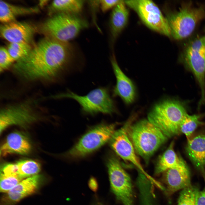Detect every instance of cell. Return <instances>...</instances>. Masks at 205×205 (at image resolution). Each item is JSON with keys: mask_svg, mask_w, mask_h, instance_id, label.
I'll return each mask as SVG.
<instances>
[{"mask_svg": "<svg viewBox=\"0 0 205 205\" xmlns=\"http://www.w3.org/2000/svg\"><path fill=\"white\" fill-rule=\"evenodd\" d=\"M56 98H70L76 101L84 113L94 114L99 113L110 114L115 112L113 100L107 87L95 89L84 96L79 95L69 90L55 96Z\"/></svg>", "mask_w": 205, "mask_h": 205, "instance_id": "52a82bcc", "label": "cell"}, {"mask_svg": "<svg viewBox=\"0 0 205 205\" xmlns=\"http://www.w3.org/2000/svg\"><path fill=\"white\" fill-rule=\"evenodd\" d=\"M121 0H99V4L102 11L105 13L111 9L114 8Z\"/></svg>", "mask_w": 205, "mask_h": 205, "instance_id": "f546056e", "label": "cell"}, {"mask_svg": "<svg viewBox=\"0 0 205 205\" xmlns=\"http://www.w3.org/2000/svg\"><path fill=\"white\" fill-rule=\"evenodd\" d=\"M131 124V120H129L122 127L115 131L109 141L110 146L120 157L132 163L139 169L140 172L152 180V178L145 171L141 165L129 139L128 130Z\"/></svg>", "mask_w": 205, "mask_h": 205, "instance_id": "8fae6325", "label": "cell"}, {"mask_svg": "<svg viewBox=\"0 0 205 205\" xmlns=\"http://www.w3.org/2000/svg\"><path fill=\"white\" fill-rule=\"evenodd\" d=\"M15 61L9 54L7 49L3 47L0 48V71L7 69Z\"/></svg>", "mask_w": 205, "mask_h": 205, "instance_id": "83f0119b", "label": "cell"}, {"mask_svg": "<svg viewBox=\"0 0 205 205\" xmlns=\"http://www.w3.org/2000/svg\"><path fill=\"white\" fill-rule=\"evenodd\" d=\"M111 62L116 80L113 91L114 95L120 97L126 103H131L135 98L134 86L120 69L114 56L111 58Z\"/></svg>", "mask_w": 205, "mask_h": 205, "instance_id": "9a60e30c", "label": "cell"}, {"mask_svg": "<svg viewBox=\"0 0 205 205\" xmlns=\"http://www.w3.org/2000/svg\"><path fill=\"white\" fill-rule=\"evenodd\" d=\"M188 114L179 101L167 99L156 104L148 113L147 120L167 137L180 133V128Z\"/></svg>", "mask_w": 205, "mask_h": 205, "instance_id": "7a4b0ae2", "label": "cell"}, {"mask_svg": "<svg viewBox=\"0 0 205 205\" xmlns=\"http://www.w3.org/2000/svg\"><path fill=\"white\" fill-rule=\"evenodd\" d=\"M37 119L31 107L26 103L9 105L3 108L0 113V134L12 125L24 127Z\"/></svg>", "mask_w": 205, "mask_h": 205, "instance_id": "7c38bea8", "label": "cell"}, {"mask_svg": "<svg viewBox=\"0 0 205 205\" xmlns=\"http://www.w3.org/2000/svg\"><path fill=\"white\" fill-rule=\"evenodd\" d=\"M185 149L194 165L203 170L205 168V134H201L188 139Z\"/></svg>", "mask_w": 205, "mask_h": 205, "instance_id": "ac0fdd59", "label": "cell"}, {"mask_svg": "<svg viewBox=\"0 0 205 205\" xmlns=\"http://www.w3.org/2000/svg\"><path fill=\"white\" fill-rule=\"evenodd\" d=\"M197 190L191 185L182 189L180 193L177 205H196Z\"/></svg>", "mask_w": 205, "mask_h": 205, "instance_id": "484cf974", "label": "cell"}, {"mask_svg": "<svg viewBox=\"0 0 205 205\" xmlns=\"http://www.w3.org/2000/svg\"><path fill=\"white\" fill-rule=\"evenodd\" d=\"M200 117L199 115L188 114L181 124L180 133L184 134L188 139L198 126L202 123L200 120Z\"/></svg>", "mask_w": 205, "mask_h": 205, "instance_id": "cb8c5ba5", "label": "cell"}, {"mask_svg": "<svg viewBox=\"0 0 205 205\" xmlns=\"http://www.w3.org/2000/svg\"><path fill=\"white\" fill-rule=\"evenodd\" d=\"M124 1L126 5L136 12L148 27L167 36H171V29L166 17L153 1L149 0Z\"/></svg>", "mask_w": 205, "mask_h": 205, "instance_id": "30bf717a", "label": "cell"}, {"mask_svg": "<svg viewBox=\"0 0 205 205\" xmlns=\"http://www.w3.org/2000/svg\"><path fill=\"white\" fill-rule=\"evenodd\" d=\"M166 18L171 36L181 40L189 36L198 23L205 18V8L202 6H195L191 2H183L178 10L169 13Z\"/></svg>", "mask_w": 205, "mask_h": 205, "instance_id": "5b68a950", "label": "cell"}, {"mask_svg": "<svg viewBox=\"0 0 205 205\" xmlns=\"http://www.w3.org/2000/svg\"><path fill=\"white\" fill-rule=\"evenodd\" d=\"M87 26L85 20L76 15L58 13L42 23L38 30L45 37L69 42Z\"/></svg>", "mask_w": 205, "mask_h": 205, "instance_id": "277c9868", "label": "cell"}, {"mask_svg": "<svg viewBox=\"0 0 205 205\" xmlns=\"http://www.w3.org/2000/svg\"><path fill=\"white\" fill-rule=\"evenodd\" d=\"M164 173L163 181L169 194L191 185L190 173L187 165L170 169Z\"/></svg>", "mask_w": 205, "mask_h": 205, "instance_id": "2e32d148", "label": "cell"}, {"mask_svg": "<svg viewBox=\"0 0 205 205\" xmlns=\"http://www.w3.org/2000/svg\"><path fill=\"white\" fill-rule=\"evenodd\" d=\"M48 1L47 0L40 1L39 2V5L41 6H43L46 5Z\"/></svg>", "mask_w": 205, "mask_h": 205, "instance_id": "d6a6232c", "label": "cell"}, {"mask_svg": "<svg viewBox=\"0 0 205 205\" xmlns=\"http://www.w3.org/2000/svg\"><path fill=\"white\" fill-rule=\"evenodd\" d=\"M124 1L121 0L114 8L112 12L110 22L112 37L116 38L127 24L129 11Z\"/></svg>", "mask_w": 205, "mask_h": 205, "instance_id": "ffe728a7", "label": "cell"}, {"mask_svg": "<svg viewBox=\"0 0 205 205\" xmlns=\"http://www.w3.org/2000/svg\"><path fill=\"white\" fill-rule=\"evenodd\" d=\"M74 57L73 48L69 42L45 37L16 62L13 70L27 81L53 79L71 68Z\"/></svg>", "mask_w": 205, "mask_h": 205, "instance_id": "6da1fadb", "label": "cell"}, {"mask_svg": "<svg viewBox=\"0 0 205 205\" xmlns=\"http://www.w3.org/2000/svg\"><path fill=\"white\" fill-rule=\"evenodd\" d=\"M174 143L172 142L159 158L155 167L156 174H159L164 172L170 169L187 165L184 161L176 153L174 149Z\"/></svg>", "mask_w": 205, "mask_h": 205, "instance_id": "44dd1931", "label": "cell"}, {"mask_svg": "<svg viewBox=\"0 0 205 205\" xmlns=\"http://www.w3.org/2000/svg\"><path fill=\"white\" fill-rule=\"evenodd\" d=\"M1 36L9 43L30 44L36 28L29 23L14 21L3 24L0 26Z\"/></svg>", "mask_w": 205, "mask_h": 205, "instance_id": "4fadbf2b", "label": "cell"}, {"mask_svg": "<svg viewBox=\"0 0 205 205\" xmlns=\"http://www.w3.org/2000/svg\"><path fill=\"white\" fill-rule=\"evenodd\" d=\"M107 166L110 189L116 199L123 205H134L132 183L128 174L114 156L108 157Z\"/></svg>", "mask_w": 205, "mask_h": 205, "instance_id": "9c48e42d", "label": "cell"}, {"mask_svg": "<svg viewBox=\"0 0 205 205\" xmlns=\"http://www.w3.org/2000/svg\"><path fill=\"white\" fill-rule=\"evenodd\" d=\"M41 180L38 174L25 178L2 196L1 205H14L36 191Z\"/></svg>", "mask_w": 205, "mask_h": 205, "instance_id": "5bb4252c", "label": "cell"}, {"mask_svg": "<svg viewBox=\"0 0 205 205\" xmlns=\"http://www.w3.org/2000/svg\"><path fill=\"white\" fill-rule=\"evenodd\" d=\"M30 44L25 43H12L7 49L15 61H17L27 55L31 50Z\"/></svg>", "mask_w": 205, "mask_h": 205, "instance_id": "d4e9b609", "label": "cell"}, {"mask_svg": "<svg viewBox=\"0 0 205 205\" xmlns=\"http://www.w3.org/2000/svg\"><path fill=\"white\" fill-rule=\"evenodd\" d=\"M39 11L37 7H21L0 1V20L3 24L15 21L19 16L36 13Z\"/></svg>", "mask_w": 205, "mask_h": 205, "instance_id": "d6986e66", "label": "cell"}, {"mask_svg": "<svg viewBox=\"0 0 205 205\" xmlns=\"http://www.w3.org/2000/svg\"><path fill=\"white\" fill-rule=\"evenodd\" d=\"M179 60L191 71L201 90L198 105L205 103V35L196 38L187 44L179 57Z\"/></svg>", "mask_w": 205, "mask_h": 205, "instance_id": "8992f818", "label": "cell"}, {"mask_svg": "<svg viewBox=\"0 0 205 205\" xmlns=\"http://www.w3.org/2000/svg\"><path fill=\"white\" fill-rule=\"evenodd\" d=\"M0 191L7 193L23 180L18 177L7 176L0 174Z\"/></svg>", "mask_w": 205, "mask_h": 205, "instance_id": "4316f807", "label": "cell"}, {"mask_svg": "<svg viewBox=\"0 0 205 205\" xmlns=\"http://www.w3.org/2000/svg\"><path fill=\"white\" fill-rule=\"evenodd\" d=\"M16 163L19 176L23 179L38 175L40 170V164L32 160H21Z\"/></svg>", "mask_w": 205, "mask_h": 205, "instance_id": "603a6c76", "label": "cell"}, {"mask_svg": "<svg viewBox=\"0 0 205 205\" xmlns=\"http://www.w3.org/2000/svg\"><path fill=\"white\" fill-rule=\"evenodd\" d=\"M31 149V145L27 138L20 132H14L8 135L1 146L0 155L5 156L12 153L26 155Z\"/></svg>", "mask_w": 205, "mask_h": 205, "instance_id": "e0dca14e", "label": "cell"}, {"mask_svg": "<svg viewBox=\"0 0 205 205\" xmlns=\"http://www.w3.org/2000/svg\"><path fill=\"white\" fill-rule=\"evenodd\" d=\"M84 1L78 0H56L50 4L48 10L52 15L58 13L76 15L81 11Z\"/></svg>", "mask_w": 205, "mask_h": 205, "instance_id": "7402d4cb", "label": "cell"}, {"mask_svg": "<svg viewBox=\"0 0 205 205\" xmlns=\"http://www.w3.org/2000/svg\"><path fill=\"white\" fill-rule=\"evenodd\" d=\"M128 133L136 151L146 160L166 141L168 138L159 129L146 119L131 124Z\"/></svg>", "mask_w": 205, "mask_h": 205, "instance_id": "3957f363", "label": "cell"}, {"mask_svg": "<svg viewBox=\"0 0 205 205\" xmlns=\"http://www.w3.org/2000/svg\"><path fill=\"white\" fill-rule=\"evenodd\" d=\"M89 187L90 189L94 192L96 191L98 188V184L95 179L91 177L89 182Z\"/></svg>", "mask_w": 205, "mask_h": 205, "instance_id": "1f68e13d", "label": "cell"}, {"mask_svg": "<svg viewBox=\"0 0 205 205\" xmlns=\"http://www.w3.org/2000/svg\"><path fill=\"white\" fill-rule=\"evenodd\" d=\"M204 175L205 179V175ZM196 205H205V186L202 190L199 191L198 190L196 194Z\"/></svg>", "mask_w": 205, "mask_h": 205, "instance_id": "4dcf8cb0", "label": "cell"}, {"mask_svg": "<svg viewBox=\"0 0 205 205\" xmlns=\"http://www.w3.org/2000/svg\"><path fill=\"white\" fill-rule=\"evenodd\" d=\"M0 174L7 176L20 177L18 174V169L16 163H7L3 165L1 167Z\"/></svg>", "mask_w": 205, "mask_h": 205, "instance_id": "f1b7e54d", "label": "cell"}, {"mask_svg": "<svg viewBox=\"0 0 205 205\" xmlns=\"http://www.w3.org/2000/svg\"><path fill=\"white\" fill-rule=\"evenodd\" d=\"M116 124H101L84 135L67 152L71 158H78L89 154L110 141L115 131Z\"/></svg>", "mask_w": 205, "mask_h": 205, "instance_id": "ba28073f", "label": "cell"}]
</instances>
